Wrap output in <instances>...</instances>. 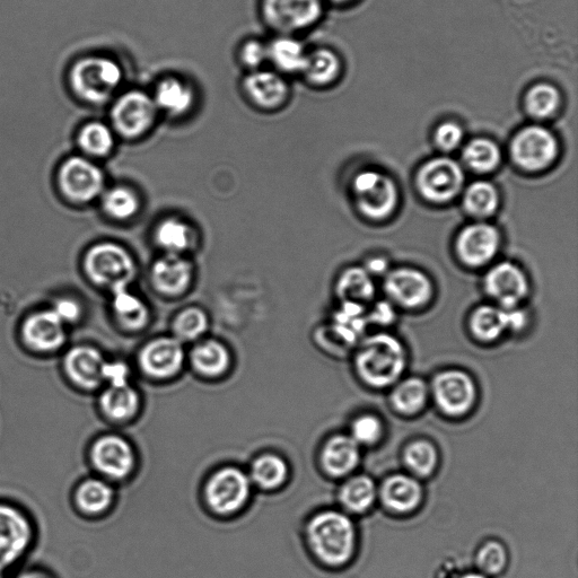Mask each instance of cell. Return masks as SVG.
<instances>
[{
  "label": "cell",
  "instance_id": "603a6c76",
  "mask_svg": "<svg viewBox=\"0 0 578 578\" xmlns=\"http://www.w3.org/2000/svg\"><path fill=\"white\" fill-rule=\"evenodd\" d=\"M153 100L157 110L171 116L185 115L195 103L194 87L179 77H165L155 87Z\"/></svg>",
  "mask_w": 578,
  "mask_h": 578
},
{
  "label": "cell",
  "instance_id": "6da1fadb",
  "mask_svg": "<svg viewBox=\"0 0 578 578\" xmlns=\"http://www.w3.org/2000/svg\"><path fill=\"white\" fill-rule=\"evenodd\" d=\"M407 365L404 345L391 335L379 334L364 340L356 356V367L363 381L374 388L397 382Z\"/></svg>",
  "mask_w": 578,
  "mask_h": 578
},
{
  "label": "cell",
  "instance_id": "7a4b0ae2",
  "mask_svg": "<svg viewBox=\"0 0 578 578\" xmlns=\"http://www.w3.org/2000/svg\"><path fill=\"white\" fill-rule=\"evenodd\" d=\"M124 81V72L116 60L105 56H87L70 67V91L90 104H103L112 99Z\"/></svg>",
  "mask_w": 578,
  "mask_h": 578
},
{
  "label": "cell",
  "instance_id": "44dd1931",
  "mask_svg": "<svg viewBox=\"0 0 578 578\" xmlns=\"http://www.w3.org/2000/svg\"><path fill=\"white\" fill-rule=\"evenodd\" d=\"M23 337L32 348L52 352L65 344L64 323L52 311L35 313L24 322Z\"/></svg>",
  "mask_w": 578,
  "mask_h": 578
},
{
  "label": "cell",
  "instance_id": "7bdbcfd3",
  "mask_svg": "<svg viewBox=\"0 0 578 578\" xmlns=\"http://www.w3.org/2000/svg\"><path fill=\"white\" fill-rule=\"evenodd\" d=\"M156 241L170 255H178L189 247V227L178 220L164 221L156 231Z\"/></svg>",
  "mask_w": 578,
  "mask_h": 578
},
{
  "label": "cell",
  "instance_id": "f35d334b",
  "mask_svg": "<svg viewBox=\"0 0 578 578\" xmlns=\"http://www.w3.org/2000/svg\"><path fill=\"white\" fill-rule=\"evenodd\" d=\"M365 321L363 305L344 303L343 308L336 313L334 328L336 334L347 344H354L363 334Z\"/></svg>",
  "mask_w": 578,
  "mask_h": 578
},
{
  "label": "cell",
  "instance_id": "ac0fdd59",
  "mask_svg": "<svg viewBox=\"0 0 578 578\" xmlns=\"http://www.w3.org/2000/svg\"><path fill=\"white\" fill-rule=\"evenodd\" d=\"M243 93L262 110L282 107L289 98V85L282 74L270 70H255L244 77Z\"/></svg>",
  "mask_w": 578,
  "mask_h": 578
},
{
  "label": "cell",
  "instance_id": "d4e9b609",
  "mask_svg": "<svg viewBox=\"0 0 578 578\" xmlns=\"http://www.w3.org/2000/svg\"><path fill=\"white\" fill-rule=\"evenodd\" d=\"M381 496L388 509L407 513L422 503L423 488L413 477L394 475L384 481Z\"/></svg>",
  "mask_w": 578,
  "mask_h": 578
},
{
  "label": "cell",
  "instance_id": "277c9868",
  "mask_svg": "<svg viewBox=\"0 0 578 578\" xmlns=\"http://www.w3.org/2000/svg\"><path fill=\"white\" fill-rule=\"evenodd\" d=\"M84 265L93 283L110 287L112 292L127 288L136 275L133 258L120 245L112 243L95 245L87 252Z\"/></svg>",
  "mask_w": 578,
  "mask_h": 578
},
{
  "label": "cell",
  "instance_id": "30bf717a",
  "mask_svg": "<svg viewBox=\"0 0 578 578\" xmlns=\"http://www.w3.org/2000/svg\"><path fill=\"white\" fill-rule=\"evenodd\" d=\"M251 493V481L238 468H224L209 479L206 487L207 503L220 514L242 509Z\"/></svg>",
  "mask_w": 578,
  "mask_h": 578
},
{
  "label": "cell",
  "instance_id": "7c38bea8",
  "mask_svg": "<svg viewBox=\"0 0 578 578\" xmlns=\"http://www.w3.org/2000/svg\"><path fill=\"white\" fill-rule=\"evenodd\" d=\"M433 393L443 413L459 417L469 413L477 399L474 380L467 373L446 371L436 376Z\"/></svg>",
  "mask_w": 578,
  "mask_h": 578
},
{
  "label": "cell",
  "instance_id": "6f0895ef",
  "mask_svg": "<svg viewBox=\"0 0 578 578\" xmlns=\"http://www.w3.org/2000/svg\"><path fill=\"white\" fill-rule=\"evenodd\" d=\"M331 2H335V3H345V2H348V0H331Z\"/></svg>",
  "mask_w": 578,
  "mask_h": 578
},
{
  "label": "cell",
  "instance_id": "f546056e",
  "mask_svg": "<svg viewBox=\"0 0 578 578\" xmlns=\"http://www.w3.org/2000/svg\"><path fill=\"white\" fill-rule=\"evenodd\" d=\"M376 490L372 478L367 476H356L349 479L341 488L339 498L341 504L350 512L363 513L371 509L375 503Z\"/></svg>",
  "mask_w": 578,
  "mask_h": 578
},
{
  "label": "cell",
  "instance_id": "7402d4cb",
  "mask_svg": "<svg viewBox=\"0 0 578 578\" xmlns=\"http://www.w3.org/2000/svg\"><path fill=\"white\" fill-rule=\"evenodd\" d=\"M104 359L99 350L81 346L69 350L65 358V369L76 384L93 389L103 381Z\"/></svg>",
  "mask_w": 578,
  "mask_h": 578
},
{
  "label": "cell",
  "instance_id": "e575fe53",
  "mask_svg": "<svg viewBox=\"0 0 578 578\" xmlns=\"http://www.w3.org/2000/svg\"><path fill=\"white\" fill-rule=\"evenodd\" d=\"M501 159L502 155L498 146L486 138L472 140L463 151L464 162L470 169L479 173L494 171Z\"/></svg>",
  "mask_w": 578,
  "mask_h": 578
},
{
  "label": "cell",
  "instance_id": "1f68e13d",
  "mask_svg": "<svg viewBox=\"0 0 578 578\" xmlns=\"http://www.w3.org/2000/svg\"><path fill=\"white\" fill-rule=\"evenodd\" d=\"M191 361L200 374L217 376L223 374L229 367L230 355L222 344L207 341L194 349Z\"/></svg>",
  "mask_w": 578,
  "mask_h": 578
},
{
  "label": "cell",
  "instance_id": "681fc988",
  "mask_svg": "<svg viewBox=\"0 0 578 578\" xmlns=\"http://www.w3.org/2000/svg\"><path fill=\"white\" fill-rule=\"evenodd\" d=\"M463 138L462 129L459 125L453 122H445L436 130L435 140L436 144L442 148L443 151H452L457 148Z\"/></svg>",
  "mask_w": 578,
  "mask_h": 578
},
{
  "label": "cell",
  "instance_id": "8992f818",
  "mask_svg": "<svg viewBox=\"0 0 578 578\" xmlns=\"http://www.w3.org/2000/svg\"><path fill=\"white\" fill-rule=\"evenodd\" d=\"M321 14V0H261L262 19L279 35H293L311 28Z\"/></svg>",
  "mask_w": 578,
  "mask_h": 578
},
{
  "label": "cell",
  "instance_id": "f6af8a7d",
  "mask_svg": "<svg viewBox=\"0 0 578 578\" xmlns=\"http://www.w3.org/2000/svg\"><path fill=\"white\" fill-rule=\"evenodd\" d=\"M476 564L485 576L501 574L507 565V551L501 542L488 541L479 548Z\"/></svg>",
  "mask_w": 578,
  "mask_h": 578
},
{
  "label": "cell",
  "instance_id": "e0dca14e",
  "mask_svg": "<svg viewBox=\"0 0 578 578\" xmlns=\"http://www.w3.org/2000/svg\"><path fill=\"white\" fill-rule=\"evenodd\" d=\"M92 461L103 475L113 479L125 478L135 467V453L131 445L119 436H103L92 449Z\"/></svg>",
  "mask_w": 578,
  "mask_h": 578
},
{
  "label": "cell",
  "instance_id": "5bb4252c",
  "mask_svg": "<svg viewBox=\"0 0 578 578\" xmlns=\"http://www.w3.org/2000/svg\"><path fill=\"white\" fill-rule=\"evenodd\" d=\"M385 292L404 308L417 309L433 296L431 280L420 271L400 268L392 271L385 279Z\"/></svg>",
  "mask_w": 578,
  "mask_h": 578
},
{
  "label": "cell",
  "instance_id": "2e32d148",
  "mask_svg": "<svg viewBox=\"0 0 578 578\" xmlns=\"http://www.w3.org/2000/svg\"><path fill=\"white\" fill-rule=\"evenodd\" d=\"M485 288L503 309H514L529 291L527 276L510 262H503L494 267L486 276Z\"/></svg>",
  "mask_w": 578,
  "mask_h": 578
},
{
  "label": "cell",
  "instance_id": "ba28073f",
  "mask_svg": "<svg viewBox=\"0 0 578 578\" xmlns=\"http://www.w3.org/2000/svg\"><path fill=\"white\" fill-rule=\"evenodd\" d=\"M464 182L461 166L448 157L428 161L417 175L420 194L433 203H448L459 195Z\"/></svg>",
  "mask_w": 578,
  "mask_h": 578
},
{
  "label": "cell",
  "instance_id": "ee69618b",
  "mask_svg": "<svg viewBox=\"0 0 578 578\" xmlns=\"http://www.w3.org/2000/svg\"><path fill=\"white\" fill-rule=\"evenodd\" d=\"M103 207L111 217L117 220H127L138 209V199L126 188H115L108 192L103 199Z\"/></svg>",
  "mask_w": 578,
  "mask_h": 578
},
{
  "label": "cell",
  "instance_id": "7dc6e473",
  "mask_svg": "<svg viewBox=\"0 0 578 578\" xmlns=\"http://www.w3.org/2000/svg\"><path fill=\"white\" fill-rule=\"evenodd\" d=\"M382 435L383 425L378 417L363 415L354 420L352 437L358 445H374L381 440Z\"/></svg>",
  "mask_w": 578,
  "mask_h": 578
},
{
  "label": "cell",
  "instance_id": "d6a6232c",
  "mask_svg": "<svg viewBox=\"0 0 578 578\" xmlns=\"http://www.w3.org/2000/svg\"><path fill=\"white\" fill-rule=\"evenodd\" d=\"M113 310H115L119 322L127 329L138 330L145 327L148 321L146 305L138 297L130 294L127 288L113 291Z\"/></svg>",
  "mask_w": 578,
  "mask_h": 578
},
{
  "label": "cell",
  "instance_id": "bcb514c9",
  "mask_svg": "<svg viewBox=\"0 0 578 578\" xmlns=\"http://www.w3.org/2000/svg\"><path fill=\"white\" fill-rule=\"evenodd\" d=\"M206 314L200 309L191 308L179 314L174 322V332L180 340H195L207 330Z\"/></svg>",
  "mask_w": 578,
  "mask_h": 578
},
{
  "label": "cell",
  "instance_id": "b9f144b4",
  "mask_svg": "<svg viewBox=\"0 0 578 578\" xmlns=\"http://www.w3.org/2000/svg\"><path fill=\"white\" fill-rule=\"evenodd\" d=\"M559 104V93L549 84H538L532 87L527 95V109L534 118L546 119L553 116Z\"/></svg>",
  "mask_w": 578,
  "mask_h": 578
},
{
  "label": "cell",
  "instance_id": "4316f807",
  "mask_svg": "<svg viewBox=\"0 0 578 578\" xmlns=\"http://www.w3.org/2000/svg\"><path fill=\"white\" fill-rule=\"evenodd\" d=\"M309 52L293 35H279L268 45V61L279 74H302Z\"/></svg>",
  "mask_w": 578,
  "mask_h": 578
},
{
  "label": "cell",
  "instance_id": "3957f363",
  "mask_svg": "<svg viewBox=\"0 0 578 578\" xmlns=\"http://www.w3.org/2000/svg\"><path fill=\"white\" fill-rule=\"evenodd\" d=\"M310 545L324 564L341 566L353 557L356 530L348 516L337 511L315 515L308 527Z\"/></svg>",
  "mask_w": 578,
  "mask_h": 578
},
{
  "label": "cell",
  "instance_id": "9a60e30c",
  "mask_svg": "<svg viewBox=\"0 0 578 578\" xmlns=\"http://www.w3.org/2000/svg\"><path fill=\"white\" fill-rule=\"evenodd\" d=\"M501 243L496 227L476 223L466 227L457 240V251L464 264L479 267L492 260Z\"/></svg>",
  "mask_w": 578,
  "mask_h": 578
},
{
  "label": "cell",
  "instance_id": "cb8c5ba5",
  "mask_svg": "<svg viewBox=\"0 0 578 578\" xmlns=\"http://www.w3.org/2000/svg\"><path fill=\"white\" fill-rule=\"evenodd\" d=\"M361 460L359 445L352 436L337 435L324 445L322 464L328 474L343 477L350 474Z\"/></svg>",
  "mask_w": 578,
  "mask_h": 578
},
{
  "label": "cell",
  "instance_id": "f1b7e54d",
  "mask_svg": "<svg viewBox=\"0 0 578 578\" xmlns=\"http://www.w3.org/2000/svg\"><path fill=\"white\" fill-rule=\"evenodd\" d=\"M340 72V61L329 49L309 52L302 75L315 86L328 85L336 80Z\"/></svg>",
  "mask_w": 578,
  "mask_h": 578
},
{
  "label": "cell",
  "instance_id": "11a10c76",
  "mask_svg": "<svg viewBox=\"0 0 578 578\" xmlns=\"http://www.w3.org/2000/svg\"><path fill=\"white\" fill-rule=\"evenodd\" d=\"M455 578H487V577L481 573H466Z\"/></svg>",
  "mask_w": 578,
  "mask_h": 578
},
{
  "label": "cell",
  "instance_id": "52a82bcc",
  "mask_svg": "<svg viewBox=\"0 0 578 578\" xmlns=\"http://www.w3.org/2000/svg\"><path fill=\"white\" fill-rule=\"evenodd\" d=\"M153 96L140 90L121 94L111 109L112 125L127 138H137L154 125L157 116Z\"/></svg>",
  "mask_w": 578,
  "mask_h": 578
},
{
  "label": "cell",
  "instance_id": "9c48e42d",
  "mask_svg": "<svg viewBox=\"0 0 578 578\" xmlns=\"http://www.w3.org/2000/svg\"><path fill=\"white\" fill-rule=\"evenodd\" d=\"M513 161L527 171H541L558 155L556 137L544 127L531 126L520 131L511 146Z\"/></svg>",
  "mask_w": 578,
  "mask_h": 578
},
{
  "label": "cell",
  "instance_id": "836d02e7",
  "mask_svg": "<svg viewBox=\"0 0 578 578\" xmlns=\"http://www.w3.org/2000/svg\"><path fill=\"white\" fill-rule=\"evenodd\" d=\"M427 400V385L423 380L416 378L401 382L392 394L393 406L405 415L419 413L426 406Z\"/></svg>",
  "mask_w": 578,
  "mask_h": 578
},
{
  "label": "cell",
  "instance_id": "83f0119b",
  "mask_svg": "<svg viewBox=\"0 0 578 578\" xmlns=\"http://www.w3.org/2000/svg\"><path fill=\"white\" fill-rule=\"evenodd\" d=\"M338 295L344 303L363 305L373 299L375 294L371 275L362 268H350L341 275Z\"/></svg>",
  "mask_w": 578,
  "mask_h": 578
},
{
  "label": "cell",
  "instance_id": "f5cc1de1",
  "mask_svg": "<svg viewBox=\"0 0 578 578\" xmlns=\"http://www.w3.org/2000/svg\"><path fill=\"white\" fill-rule=\"evenodd\" d=\"M393 319V311L390 309V306L387 304H379L376 306L372 314V321L379 322V323H388L391 322Z\"/></svg>",
  "mask_w": 578,
  "mask_h": 578
},
{
  "label": "cell",
  "instance_id": "816d5d0a",
  "mask_svg": "<svg viewBox=\"0 0 578 578\" xmlns=\"http://www.w3.org/2000/svg\"><path fill=\"white\" fill-rule=\"evenodd\" d=\"M54 312L58 319L65 323L75 322L81 317V308L75 301L69 299L59 300L55 306Z\"/></svg>",
  "mask_w": 578,
  "mask_h": 578
},
{
  "label": "cell",
  "instance_id": "74e56055",
  "mask_svg": "<svg viewBox=\"0 0 578 578\" xmlns=\"http://www.w3.org/2000/svg\"><path fill=\"white\" fill-rule=\"evenodd\" d=\"M77 503L81 509L89 513H100L108 509L112 502L113 490L99 479L85 480L78 488Z\"/></svg>",
  "mask_w": 578,
  "mask_h": 578
},
{
  "label": "cell",
  "instance_id": "60d3db41",
  "mask_svg": "<svg viewBox=\"0 0 578 578\" xmlns=\"http://www.w3.org/2000/svg\"><path fill=\"white\" fill-rule=\"evenodd\" d=\"M78 144L87 154L104 156L112 150L115 139H113L112 131L108 126L101 124V122H91L80 131Z\"/></svg>",
  "mask_w": 578,
  "mask_h": 578
},
{
  "label": "cell",
  "instance_id": "db71d44e",
  "mask_svg": "<svg viewBox=\"0 0 578 578\" xmlns=\"http://www.w3.org/2000/svg\"><path fill=\"white\" fill-rule=\"evenodd\" d=\"M385 269H387V262L382 259H373L367 265L366 271L372 276L384 273Z\"/></svg>",
  "mask_w": 578,
  "mask_h": 578
},
{
  "label": "cell",
  "instance_id": "4dcf8cb0",
  "mask_svg": "<svg viewBox=\"0 0 578 578\" xmlns=\"http://www.w3.org/2000/svg\"><path fill=\"white\" fill-rule=\"evenodd\" d=\"M101 408L111 419L125 420L133 417L138 409V394L129 385L110 387L101 396Z\"/></svg>",
  "mask_w": 578,
  "mask_h": 578
},
{
  "label": "cell",
  "instance_id": "484cf974",
  "mask_svg": "<svg viewBox=\"0 0 578 578\" xmlns=\"http://www.w3.org/2000/svg\"><path fill=\"white\" fill-rule=\"evenodd\" d=\"M191 265L178 255H169L155 262L152 270L154 286L166 295L186 291L191 280Z\"/></svg>",
  "mask_w": 578,
  "mask_h": 578
},
{
  "label": "cell",
  "instance_id": "ab89813d",
  "mask_svg": "<svg viewBox=\"0 0 578 578\" xmlns=\"http://www.w3.org/2000/svg\"><path fill=\"white\" fill-rule=\"evenodd\" d=\"M406 466L420 477L432 475L439 462V454L432 443L416 441L408 445L405 451Z\"/></svg>",
  "mask_w": 578,
  "mask_h": 578
},
{
  "label": "cell",
  "instance_id": "8fae6325",
  "mask_svg": "<svg viewBox=\"0 0 578 578\" xmlns=\"http://www.w3.org/2000/svg\"><path fill=\"white\" fill-rule=\"evenodd\" d=\"M32 534L31 524L21 511L0 504V573L24 556L31 544Z\"/></svg>",
  "mask_w": 578,
  "mask_h": 578
},
{
  "label": "cell",
  "instance_id": "d6986e66",
  "mask_svg": "<svg viewBox=\"0 0 578 578\" xmlns=\"http://www.w3.org/2000/svg\"><path fill=\"white\" fill-rule=\"evenodd\" d=\"M527 317L518 309H498L495 306H480L471 315L470 327L474 335L484 341H493L506 330H521Z\"/></svg>",
  "mask_w": 578,
  "mask_h": 578
},
{
  "label": "cell",
  "instance_id": "4fadbf2b",
  "mask_svg": "<svg viewBox=\"0 0 578 578\" xmlns=\"http://www.w3.org/2000/svg\"><path fill=\"white\" fill-rule=\"evenodd\" d=\"M59 186L68 199L87 203L101 194L104 178L98 166L82 157H73L61 166Z\"/></svg>",
  "mask_w": 578,
  "mask_h": 578
},
{
  "label": "cell",
  "instance_id": "5b68a950",
  "mask_svg": "<svg viewBox=\"0 0 578 578\" xmlns=\"http://www.w3.org/2000/svg\"><path fill=\"white\" fill-rule=\"evenodd\" d=\"M353 190L357 207L371 220H385L398 206L396 183L387 174L363 171L355 178Z\"/></svg>",
  "mask_w": 578,
  "mask_h": 578
},
{
  "label": "cell",
  "instance_id": "ffe728a7",
  "mask_svg": "<svg viewBox=\"0 0 578 578\" xmlns=\"http://www.w3.org/2000/svg\"><path fill=\"white\" fill-rule=\"evenodd\" d=\"M185 353L178 339L161 338L152 341L140 354L142 369L154 378L166 379L177 374Z\"/></svg>",
  "mask_w": 578,
  "mask_h": 578
},
{
  "label": "cell",
  "instance_id": "c3c4849f",
  "mask_svg": "<svg viewBox=\"0 0 578 578\" xmlns=\"http://www.w3.org/2000/svg\"><path fill=\"white\" fill-rule=\"evenodd\" d=\"M239 58L242 66L255 72L268 61V45L255 39L245 41L240 48Z\"/></svg>",
  "mask_w": 578,
  "mask_h": 578
},
{
  "label": "cell",
  "instance_id": "f907efd6",
  "mask_svg": "<svg viewBox=\"0 0 578 578\" xmlns=\"http://www.w3.org/2000/svg\"><path fill=\"white\" fill-rule=\"evenodd\" d=\"M102 378L110 383V387H124L128 385V366L121 362L105 363Z\"/></svg>",
  "mask_w": 578,
  "mask_h": 578
},
{
  "label": "cell",
  "instance_id": "9f6ffc18",
  "mask_svg": "<svg viewBox=\"0 0 578 578\" xmlns=\"http://www.w3.org/2000/svg\"><path fill=\"white\" fill-rule=\"evenodd\" d=\"M22 578H46V577H43V575L40 574H28L24 575Z\"/></svg>",
  "mask_w": 578,
  "mask_h": 578
},
{
  "label": "cell",
  "instance_id": "8d00e7d4",
  "mask_svg": "<svg viewBox=\"0 0 578 578\" xmlns=\"http://www.w3.org/2000/svg\"><path fill=\"white\" fill-rule=\"evenodd\" d=\"M463 204L472 216L484 218L493 215L499 204L497 189L485 181L472 183L464 194Z\"/></svg>",
  "mask_w": 578,
  "mask_h": 578
},
{
  "label": "cell",
  "instance_id": "d590c367",
  "mask_svg": "<svg viewBox=\"0 0 578 578\" xmlns=\"http://www.w3.org/2000/svg\"><path fill=\"white\" fill-rule=\"evenodd\" d=\"M251 476L259 487L275 489L288 477L287 463L276 454L261 455L252 464Z\"/></svg>",
  "mask_w": 578,
  "mask_h": 578
}]
</instances>
